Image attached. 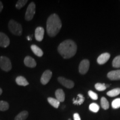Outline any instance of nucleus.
I'll return each instance as SVG.
<instances>
[{"mask_svg": "<svg viewBox=\"0 0 120 120\" xmlns=\"http://www.w3.org/2000/svg\"><path fill=\"white\" fill-rule=\"evenodd\" d=\"M58 51L64 58L74 56L77 52V45L72 40H67L62 42L58 47Z\"/></svg>", "mask_w": 120, "mask_h": 120, "instance_id": "1", "label": "nucleus"}, {"mask_svg": "<svg viewBox=\"0 0 120 120\" xmlns=\"http://www.w3.org/2000/svg\"><path fill=\"white\" fill-rule=\"evenodd\" d=\"M62 27V23L59 16L57 14H52L49 16L47 21L46 29L48 35L50 37L56 36Z\"/></svg>", "mask_w": 120, "mask_h": 120, "instance_id": "2", "label": "nucleus"}, {"mask_svg": "<svg viewBox=\"0 0 120 120\" xmlns=\"http://www.w3.org/2000/svg\"><path fill=\"white\" fill-rule=\"evenodd\" d=\"M8 28L12 34L16 36H21L22 33V26L13 19H11L8 23Z\"/></svg>", "mask_w": 120, "mask_h": 120, "instance_id": "3", "label": "nucleus"}, {"mask_svg": "<svg viewBox=\"0 0 120 120\" xmlns=\"http://www.w3.org/2000/svg\"><path fill=\"white\" fill-rule=\"evenodd\" d=\"M0 67L4 71H10L12 68V64L10 60L5 56L0 57Z\"/></svg>", "mask_w": 120, "mask_h": 120, "instance_id": "4", "label": "nucleus"}, {"mask_svg": "<svg viewBox=\"0 0 120 120\" xmlns=\"http://www.w3.org/2000/svg\"><path fill=\"white\" fill-rule=\"evenodd\" d=\"M36 5L34 2H31L27 8L26 14H25V19L26 21L32 20L34 17L36 12Z\"/></svg>", "mask_w": 120, "mask_h": 120, "instance_id": "5", "label": "nucleus"}, {"mask_svg": "<svg viewBox=\"0 0 120 120\" xmlns=\"http://www.w3.org/2000/svg\"><path fill=\"white\" fill-rule=\"evenodd\" d=\"M90 67V62L88 60H83L79 65V72L81 74L85 75L87 72Z\"/></svg>", "mask_w": 120, "mask_h": 120, "instance_id": "6", "label": "nucleus"}, {"mask_svg": "<svg viewBox=\"0 0 120 120\" xmlns=\"http://www.w3.org/2000/svg\"><path fill=\"white\" fill-rule=\"evenodd\" d=\"M58 81L61 85L67 88H72L75 86V83L72 81L66 79L63 77H59Z\"/></svg>", "mask_w": 120, "mask_h": 120, "instance_id": "7", "label": "nucleus"}, {"mask_svg": "<svg viewBox=\"0 0 120 120\" xmlns=\"http://www.w3.org/2000/svg\"><path fill=\"white\" fill-rule=\"evenodd\" d=\"M52 76V72L50 70H46L43 73L41 78V82L42 85H46L49 81Z\"/></svg>", "mask_w": 120, "mask_h": 120, "instance_id": "8", "label": "nucleus"}, {"mask_svg": "<svg viewBox=\"0 0 120 120\" xmlns=\"http://www.w3.org/2000/svg\"><path fill=\"white\" fill-rule=\"evenodd\" d=\"M10 41L8 37L4 33L0 32V46L6 48L10 45Z\"/></svg>", "mask_w": 120, "mask_h": 120, "instance_id": "9", "label": "nucleus"}, {"mask_svg": "<svg viewBox=\"0 0 120 120\" xmlns=\"http://www.w3.org/2000/svg\"><path fill=\"white\" fill-rule=\"evenodd\" d=\"M45 30L42 27H38L35 30L34 32V35H35V38L37 41H42L43 37H44Z\"/></svg>", "mask_w": 120, "mask_h": 120, "instance_id": "10", "label": "nucleus"}, {"mask_svg": "<svg viewBox=\"0 0 120 120\" xmlns=\"http://www.w3.org/2000/svg\"><path fill=\"white\" fill-rule=\"evenodd\" d=\"M24 64L27 67L34 68L36 66V62L34 58L30 56H26L24 59Z\"/></svg>", "mask_w": 120, "mask_h": 120, "instance_id": "11", "label": "nucleus"}, {"mask_svg": "<svg viewBox=\"0 0 120 120\" xmlns=\"http://www.w3.org/2000/svg\"><path fill=\"white\" fill-rule=\"evenodd\" d=\"M107 77L111 80H120V70L109 72L107 74Z\"/></svg>", "mask_w": 120, "mask_h": 120, "instance_id": "12", "label": "nucleus"}, {"mask_svg": "<svg viewBox=\"0 0 120 120\" xmlns=\"http://www.w3.org/2000/svg\"><path fill=\"white\" fill-rule=\"evenodd\" d=\"M110 58V54L109 53H104L101 54L97 58V62L100 64H103L107 62L109 58Z\"/></svg>", "mask_w": 120, "mask_h": 120, "instance_id": "13", "label": "nucleus"}, {"mask_svg": "<svg viewBox=\"0 0 120 120\" xmlns=\"http://www.w3.org/2000/svg\"><path fill=\"white\" fill-rule=\"evenodd\" d=\"M55 96H56V99L60 102H64L65 99V94L64 91L62 89L57 90L55 92Z\"/></svg>", "mask_w": 120, "mask_h": 120, "instance_id": "14", "label": "nucleus"}, {"mask_svg": "<svg viewBox=\"0 0 120 120\" xmlns=\"http://www.w3.org/2000/svg\"><path fill=\"white\" fill-rule=\"evenodd\" d=\"M16 82L18 85L22 86H26L29 84V82L23 76H18L16 79Z\"/></svg>", "mask_w": 120, "mask_h": 120, "instance_id": "15", "label": "nucleus"}, {"mask_svg": "<svg viewBox=\"0 0 120 120\" xmlns=\"http://www.w3.org/2000/svg\"><path fill=\"white\" fill-rule=\"evenodd\" d=\"M31 49L32 52L38 57H42L43 55L42 50L35 45H32L31 46Z\"/></svg>", "mask_w": 120, "mask_h": 120, "instance_id": "16", "label": "nucleus"}, {"mask_svg": "<svg viewBox=\"0 0 120 120\" xmlns=\"http://www.w3.org/2000/svg\"><path fill=\"white\" fill-rule=\"evenodd\" d=\"M28 116V112L27 111L21 112L15 117V120H25Z\"/></svg>", "mask_w": 120, "mask_h": 120, "instance_id": "17", "label": "nucleus"}, {"mask_svg": "<svg viewBox=\"0 0 120 120\" xmlns=\"http://www.w3.org/2000/svg\"><path fill=\"white\" fill-rule=\"evenodd\" d=\"M47 101L49 104L51 105L52 106H53V107L58 109V107H59L60 102L57 99L52 98V97H49L47 98Z\"/></svg>", "mask_w": 120, "mask_h": 120, "instance_id": "18", "label": "nucleus"}, {"mask_svg": "<svg viewBox=\"0 0 120 120\" xmlns=\"http://www.w3.org/2000/svg\"><path fill=\"white\" fill-rule=\"evenodd\" d=\"M85 101V97L81 94H78V98L73 99V103L76 105H81Z\"/></svg>", "mask_w": 120, "mask_h": 120, "instance_id": "19", "label": "nucleus"}, {"mask_svg": "<svg viewBox=\"0 0 120 120\" xmlns=\"http://www.w3.org/2000/svg\"><path fill=\"white\" fill-rule=\"evenodd\" d=\"M120 94V88H116L111 91H109L107 93V96L109 97H115Z\"/></svg>", "mask_w": 120, "mask_h": 120, "instance_id": "20", "label": "nucleus"}, {"mask_svg": "<svg viewBox=\"0 0 120 120\" xmlns=\"http://www.w3.org/2000/svg\"><path fill=\"white\" fill-rule=\"evenodd\" d=\"M101 105L102 109H105V110L109 109V101H108L107 99L104 97H102L101 99Z\"/></svg>", "mask_w": 120, "mask_h": 120, "instance_id": "21", "label": "nucleus"}, {"mask_svg": "<svg viewBox=\"0 0 120 120\" xmlns=\"http://www.w3.org/2000/svg\"><path fill=\"white\" fill-rule=\"evenodd\" d=\"M9 109V104L6 101H0V111H6Z\"/></svg>", "mask_w": 120, "mask_h": 120, "instance_id": "22", "label": "nucleus"}, {"mask_svg": "<svg viewBox=\"0 0 120 120\" xmlns=\"http://www.w3.org/2000/svg\"><path fill=\"white\" fill-rule=\"evenodd\" d=\"M89 109L91 111L94 112V113H96V112L98 111L99 109H100V106L97 103H92L91 104H90L89 106Z\"/></svg>", "mask_w": 120, "mask_h": 120, "instance_id": "23", "label": "nucleus"}, {"mask_svg": "<svg viewBox=\"0 0 120 120\" xmlns=\"http://www.w3.org/2000/svg\"><path fill=\"white\" fill-rule=\"evenodd\" d=\"M112 66L115 68H120V55L117 56L114 58L112 61Z\"/></svg>", "mask_w": 120, "mask_h": 120, "instance_id": "24", "label": "nucleus"}, {"mask_svg": "<svg viewBox=\"0 0 120 120\" xmlns=\"http://www.w3.org/2000/svg\"><path fill=\"white\" fill-rule=\"evenodd\" d=\"M27 2L28 1H27V0H19V1H18L16 3V8L21 9L27 4Z\"/></svg>", "mask_w": 120, "mask_h": 120, "instance_id": "25", "label": "nucleus"}, {"mask_svg": "<svg viewBox=\"0 0 120 120\" xmlns=\"http://www.w3.org/2000/svg\"><path fill=\"white\" fill-rule=\"evenodd\" d=\"M112 107L114 109H117L120 107V98L114 100L112 102Z\"/></svg>", "mask_w": 120, "mask_h": 120, "instance_id": "26", "label": "nucleus"}, {"mask_svg": "<svg viewBox=\"0 0 120 120\" xmlns=\"http://www.w3.org/2000/svg\"><path fill=\"white\" fill-rule=\"evenodd\" d=\"M95 88L97 91H103L106 89V87L105 84L104 83H97L95 85Z\"/></svg>", "mask_w": 120, "mask_h": 120, "instance_id": "27", "label": "nucleus"}, {"mask_svg": "<svg viewBox=\"0 0 120 120\" xmlns=\"http://www.w3.org/2000/svg\"><path fill=\"white\" fill-rule=\"evenodd\" d=\"M88 95L92 100H97L98 99V95L95 92H93L92 91H89L88 92Z\"/></svg>", "mask_w": 120, "mask_h": 120, "instance_id": "28", "label": "nucleus"}, {"mask_svg": "<svg viewBox=\"0 0 120 120\" xmlns=\"http://www.w3.org/2000/svg\"><path fill=\"white\" fill-rule=\"evenodd\" d=\"M73 119H74V120H81L79 114L77 113H75L73 114Z\"/></svg>", "mask_w": 120, "mask_h": 120, "instance_id": "29", "label": "nucleus"}, {"mask_svg": "<svg viewBox=\"0 0 120 120\" xmlns=\"http://www.w3.org/2000/svg\"><path fill=\"white\" fill-rule=\"evenodd\" d=\"M2 9H3L2 3L0 1V12H1V11H2Z\"/></svg>", "mask_w": 120, "mask_h": 120, "instance_id": "30", "label": "nucleus"}, {"mask_svg": "<svg viewBox=\"0 0 120 120\" xmlns=\"http://www.w3.org/2000/svg\"><path fill=\"white\" fill-rule=\"evenodd\" d=\"M2 94V90L0 88V95Z\"/></svg>", "mask_w": 120, "mask_h": 120, "instance_id": "31", "label": "nucleus"}, {"mask_svg": "<svg viewBox=\"0 0 120 120\" xmlns=\"http://www.w3.org/2000/svg\"><path fill=\"white\" fill-rule=\"evenodd\" d=\"M68 120H71V119H70V118H69V119Z\"/></svg>", "mask_w": 120, "mask_h": 120, "instance_id": "32", "label": "nucleus"}]
</instances>
